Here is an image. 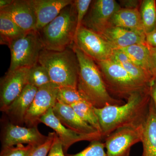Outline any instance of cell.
<instances>
[{
	"label": "cell",
	"mask_w": 156,
	"mask_h": 156,
	"mask_svg": "<svg viewBox=\"0 0 156 156\" xmlns=\"http://www.w3.org/2000/svg\"><path fill=\"white\" fill-rule=\"evenodd\" d=\"M58 90V87L53 83L38 89L25 117L27 126L28 127L37 126L41 118L56 105Z\"/></svg>",
	"instance_id": "obj_10"
},
{
	"label": "cell",
	"mask_w": 156,
	"mask_h": 156,
	"mask_svg": "<svg viewBox=\"0 0 156 156\" xmlns=\"http://www.w3.org/2000/svg\"><path fill=\"white\" fill-rule=\"evenodd\" d=\"M150 47L152 64L153 66V74L154 77L156 76V48Z\"/></svg>",
	"instance_id": "obj_35"
},
{
	"label": "cell",
	"mask_w": 156,
	"mask_h": 156,
	"mask_svg": "<svg viewBox=\"0 0 156 156\" xmlns=\"http://www.w3.org/2000/svg\"><path fill=\"white\" fill-rule=\"evenodd\" d=\"M71 106L84 122L102 135L99 120L92 104L85 100L73 104Z\"/></svg>",
	"instance_id": "obj_24"
},
{
	"label": "cell",
	"mask_w": 156,
	"mask_h": 156,
	"mask_svg": "<svg viewBox=\"0 0 156 156\" xmlns=\"http://www.w3.org/2000/svg\"><path fill=\"white\" fill-rule=\"evenodd\" d=\"M40 122L44 123L55 131L61 141L64 153H66L70 147L76 143L83 140L92 142L93 140H101L103 138L102 135L99 133L81 134L65 127L54 115L53 108L50 109L41 118Z\"/></svg>",
	"instance_id": "obj_13"
},
{
	"label": "cell",
	"mask_w": 156,
	"mask_h": 156,
	"mask_svg": "<svg viewBox=\"0 0 156 156\" xmlns=\"http://www.w3.org/2000/svg\"><path fill=\"white\" fill-rule=\"evenodd\" d=\"M150 96L156 109V76L154 78L151 86Z\"/></svg>",
	"instance_id": "obj_36"
},
{
	"label": "cell",
	"mask_w": 156,
	"mask_h": 156,
	"mask_svg": "<svg viewBox=\"0 0 156 156\" xmlns=\"http://www.w3.org/2000/svg\"><path fill=\"white\" fill-rule=\"evenodd\" d=\"M100 69L108 91L127 99L131 94L150 88L142 86L112 58L95 62Z\"/></svg>",
	"instance_id": "obj_5"
},
{
	"label": "cell",
	"mask_w": 156,
	"mask_h": 156,
	"mask_svg": "<svg viewBox=\"0 0 156 156\" xmlns=\"http://www.w3.org/2000/svg\"><path fill=\"white\" fill-rule=\"evenodd\" d=\"M11 60L8 71L22 68H30L38 63L39 56L44 49L38 33H27L9 45Z\"/></svg>",
	"instance_id": "obj_6"
},
{
	"label": "cell",
	"mask_w": 156,
	"mask_h": 156,
	"mask_svg": "<svg viewBox=\"0 0 156 156\" xmlns=\"http://www.w3.org/2000/svg\"><path fill=\"white\" fill-rule=\"evenodd\" d=\"M141 2L140 1H135V0H126V1H121V6L124 7V9H139V7L140 6Z\"/></svg>",
	"instance_id": "obj_33"
},
{
	"label": "cell",
	"mask_w": 156,
	"mask_h": 156,
	"mask_svg": "<svg viewBox=\"0 0 156 156\" xmlns=\"http://www.w3.org/2000/svg\"><path fill=\"white\" fill-rule=\"evenodd\" d=\"M110 26L144 33L139 9L121 8L113 15Z\"/></svg>",
	"instance_id": "obj_21"
},
{
	"label": "cell",
	"mask_w": 156,
	"mask_h": 156,
	"mask_svg": "<svg viewBox=\"0 0 156 156\" xmlns=\"http://www.w3.org/2000/svg\"><path fill=\"white\" fill-rule=\"evenodd\" d=\"M105 144L101 140L91 142L87 147L80 152L75 154H67L66 156H108L105 151Z\"/></svg>",
	"instance_id": "obj_28"
},
{
	"label": "cell",
	"mask_w": 156,
	"mask_h": 156,
	"mask_svg": "<svg viewBox=\"0 0 156 156\" xmlns=\"http://www.w3.org/2000/svg\"><path fill=\"white\" fill-rule=\"evenodd\" d=\"M36 146L27 144H18L16 147H11L3 148L1 156H30Z\"/></svg>",
	"instance_id": "obj_29"
},
{
	"label": "cell",
	"mask_w": 156,
	"mask_h": 156,
	"mask_svg": "<svg viewBox=\"0 0 156 156\" xmlns=\"http://www.w3.org/2000/svg\"><path fill=\"white\" fill-rule=\"evenodd\" d=\"M92 2V0L74 1L77 12L76 32L82 26V22L89 11V7Z\"/></svg>",
	"instance_id": "obj_30"
},
{
	"label": "cell",
	"mask_w": 156,
	"mask_h": 156,
	"mask_svg": "<svg viewBox=\"0 0 156 156\" xmlns=\"http://www.w3.org/2000/svg\"><path fill=\"white\" fill-rule=\"evenodd\" d=\"M53 109V113L57 119L67 128L81 134H92L99 133L93 127L84 122L71 106L57 101Z\"/></svg>",
	"instance_id": "obj_18"
},
{
	"label": "cell",
	"mask_w": 156,
	"mask_h": 156,
	"mask_svg": "<svg viewBox=\"0 0 156 156\" xmlns=\"http://www.w3.org/2000/svg\"><path fill=\"white\" fill-rule=\"evenodd\" d=\"M120 50L135 64L154 77L150 47L147 43L131 45Z\"/></svg>",
	"instance_id": "obj_22"
},
{
	"label": "cell",
	"mask_w": 156,
	"mask_h": 156,
	"mask_svg": "<svg viewBox=\"0 0 156 156\" xmlns=\"http://www.w3.org/2000/svg\"><path fill=\"white\" fill-rule=\"evenodd\" d=\"M99 34L115 50H120L136 44L147 43L144 33L118 27L110 26Z\"/></svg>",
	"instance_id": "obj_15"
},
{
	"label": "cell",
	"mask_w": 156,
	"mask_h": 156,
	"mask_svg": "<svg viewBox=\"0 0 156 156\" xmlns=\"http://www.w3.org/2000/svg\"><path fill=\"white\" fill-rule=\"evenodd\" d=\"M38 88L27 84L21 93L3 112L10 122L21 126L25 123L27 112L31 105Z\"/></svg>",
	"instance_id": "obj_17"
},
{
	"label": "cell",
	"mask_w": 156,
	"mask_h": 156,
	"mask_svg": "<svg viewBox=\"0 0 156 156\" xmlns=\"http://www.w3.org/2000/svg\"><path fill=\"white\" fill-rule=\"evenodd\" d=\"M27 33L15 23L8 15L0 12L1 44L9 46L11 43L25 36Z\"/></svg>",
	"instance_id": "obj_23"
},
{
	"label": "cell",
	"mask_w": 156,
	"mask_h": 156,
	"mask_svg": "<svg viewBox=\"0 0 156 156\" xmlns=\"http://www.w3.org/2000/svg\"><path fill=\"white\" fill-rule=\"evenodd\" d=\"M112 58L118 62L139 83L145 87H151L154 78L135 64L121 50H115Z\"/></svg>",
	"instance_id": "obj_20"
},
{
	"label": "cell",
	"mask_w": 156,
	"mask_h": 156,
	"mask_svg": "<svg viewBox=\"0 0 156 156\" xmlns=\"http://www.w3.org/2000/svg\"><path fill=\"white\" fill-rule=\"evenodd\" d=\"M38 63L47 70L52 83L58 87L77 88L79 62L73 48L61 51L44 49Z\"/></svg>",
	"instance_id": "obj_4"
},
{
	"label": "cell",
	"mask_w": 156,
	"mask_h": 156,
	"mask_svg": "<svg viewBox=\"0 0 156 156\" xmlns=\"http://www.w3.org/2000/svg\"><path fill=\"white\" fill-rule=\"evenodd\" d=\"M139 11L144 30L147 34L153 30L156 26V1L143 0Z\"/></svg>",
	"instance_id": "obj_25"
},
{
	"label": "cell",
	"mask_w": 156,
	"mask_h": 156,
	"mask_svg": "<svg viewBox=\"0 0 156 156\" xmlns=\"http://www.w3.org/2000/svg\"><path fill=\"white\" fill-rule=\"evenodd\" d=\"M77 12L74 2L62 9L50 23L37 32L45 49L63 51L73 48L76 32Z\"/></svg>",
	"instance_id": "obj_3"
},
{
	"label": "cell",
	"mask_w": 156,
	"mask_h": 156,
	"mask_svg": "<svg viewBox=\"0 0 156 156\" xmlns=\"http://www.w3.org/2000/svg\"><path fill=\"white\" fill-rule=\"evenodd\" d=\"M48 138L39 131L37 126L26 127L7 123L4 127L2 139V148L11 147L18 144L41 145Z\"/></svg>",
	"instance_id": "obj_12"
},
{
	"label": "cell",
	"mask_w": 156,
	"mask_h": 156,
	"mask_svg": "<svg viewBox=\"0 0 156 156\" xmlns=\"http://www.w3.org/2000/svg\"><path fill=\"white\" fill-rule=\"evenodd\" d=\"M79 62L77 89L94 107L120 105L122 100L112 96L107 89L97 63L76 47L73 46Z\"/></svg>",
	"instance_id": "obj_2"
},
{
	"label": "cell",
	"mask_w": 156,
	"mask_h": 156,
	"mask_svg": "<svg viewBox=\"0 0 156 156\" xmlns=\"http://www.w3.org/2000/svg\"><path fill=\"white\" fill-rule=\"evenodd\" d=\"M52 83L49 74L45 68L38 63L29 70L27 84L38 89Z\"/></svg>",
	"instance_id": "obj_26"
},
{
	"label": "cell",
	"mask_w": 156,
	"mask_h": 156,
	"mask_svg": "<svg viewBox=\"0 0 156 156\" xmlns=\"http://www.w3.org/2000/svg\"><path fill=\"white\" fill-rule=\"evenodd\" d=\"M64 153L61 141L56 134L48 156H66Z\"/></svg>",
	"instance_id": "obj_32"
},
{
	"label": "cell",
	"mask_w": 156,
	"mask_h": 156,
	"mask_svg": "<svg viewBox=\"0 0 156 156\" xmlns=\"http://www.w3.org/2000/svg\"><path fill=\"white\" fill-rule=\"evenodd\" d=\"M151 99L150 88L131 94L127 102L122 105H108L100 108L94 107L103 138L120 128L144 124Z\"/></svg>",
	"instance_id": "obj_1"
},
{
	"label": "cell",
	"mask_w": 156,
	"mask_h": 156,
	"mask_svg": "<svg viewBox=\"0 0 156 156\" xmlns=\"http://www.w3.org/2000/svg\"><path fill=\"white\" fill-rule=\"evenodd\" d=\"M85 100L87 101L77 88L71 87H58L57 101L59 103L71 106L73 104Z\"/></svg>",
	"instance_id": "obj_27"
},
{
	"label": "cell",
	"mask_w": 156,
	"mask_h": 156,
	"mask_svg": "<svg viewBox=\"0 0 156 156\" xmlns=\"http://www.w3.org/2000/svg\"><path fill=\"white\" fill-rule=\"evenodd\" d=\"M55 132L48 134V138L44 143L38 146L33 151L30 156H48L56 136Z\"/></svg>",
	"instance_id": "obj_31"
},
{
	"label": "cell",
	"mask_w": 156,
	"mask_h": 156,
	"mask_svg": "<svg viewBox=\"0 0 156 156\" xmlns=\"http://www.w3.org/2000/svg\"><path fill=\"white\" fill-rule=\"evenodd\" d=\"M13 0H1L0 1V9L8 7L12 3Z\"/></svg>",
	"instance_id": "obj_37"
},
{
	"label": "cell",
	"mask_w": 156,
	"mask_h": 156,
	"mask_svg": "<svg viewBox=\"0 0 156 156\" xmlns=\"http://www.w3.org/2000/svg\"><path fill=\"white\" fill-rule=\"evenodd\" d=\"M122 7L115 0L92 1L82 25L98 34L109 26L113 15Z\"/></svg>",
	"instance_id": "obj_9"
},
{
	"label": "cell",
	"mask_w": 156,
	"mask_h": 156,
	"mask_svg": "<svg viewBox=\"0 0 156 156\" xmlns=\"http://www.w3.org/2000/svg\"><path fill=\"white\" fill-rule=\"evenodd\" d=\"M146 41L150 47L156 48V26L153 30L146 34Z\"/></svg>",
	"instance_id": "obj_34"
},
{
	"label": "cell",
	"mask_w": 156,
	"mask_h": 156,
	"mask_svg": "<svg viewBox=\"0 0 156 156\" xmlns=\"http://www.w3.org/2000/svg\"><path fill=\"white\" fill-rule=\"evenodd\" d=\"M144 125L120 128L107 136L104 143L108 156H129L131 147L141 142Z\"/></svg>",
	"instance_id": "obj_8"
},
{
	"label": "cell",
	"mask_w": 156,
	"mask_h": 156,
	"mask_svg": "<svg viewBox=\"0 0 156 156\" xmlns=\"http://www.w3.org/2000/svg\"><path fill=\"white\" fill-rule=\"evenodd\" d=\"M29 69L22 68L8 71L1 79L0 84V109L4 110L21 93L27 84Z\"/></svg>",
	"instance_id": "obj_11"
},
{
	"label": "cell",
	"mask_w": 156,
	"mask_h": 156,
	"mask_svg": "<svg viewBox=\"0 0 156 156\" xmlns=\"http://www.w3.org/2000/svg\"><path fill=\"white\" fill-rule=\"evenodd\" d=\"M0 12L8 15L26 32L36 31V17L31 0H13Z\"/></svg>",
	"instance_id": "obj_14"
},
{
	"label": "cell",
	"mask_w": 156,
	"mask_h": 156,
	"mask_svg": "<svg viewBox=\"0 0 156 156\" xmlns=\"http://www.w3.org/2000/svg\"><path fill=\"white\" fill-rule=\"evenodd\" d=\"M73 46L95 62L110 59L115 50L100 34L83 25L76 33Z\"/></svg>",
	"instance_id": "obj_7"
},
{
	"label": "cell",
	"mask_w": 156,
	"mask_h": 156,
	"mask_svg": "<svg viewBox=\"0 0 156 156\" xmlns=\"http://www.w3.org/2000/svg\"><path fill=\"white\" fill-rule=\"evenodd\" d=\"M141 142L143 147L142 156H156V109L151 99L144 125Z\"/></svg>",
	"instance_id": "obj_19"
},
{
	"label": "cell",
	"mask_w": 156,
	"mask_h": 156,
	"mask_svg": "<svg viewBox=\"0 0 156 156\" xmlns=\"http://www.w3.org/2000/svg\"><path fill=\"white\" fill-rule=\"evenodd\" d=\"M72 0H31L36 17L38 32L55 19L62 9L72 4Z\"/></svg>",
	"instance_id": "obj_16"
}]
</instances>
